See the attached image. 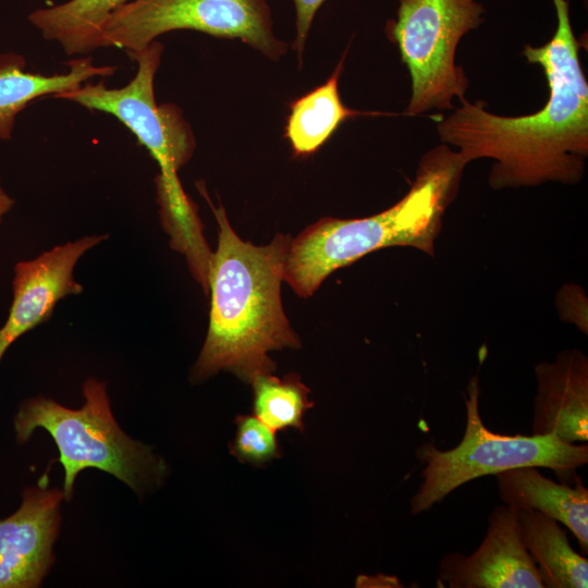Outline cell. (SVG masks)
<instances>
[{
	"instance_id": "cell-7",
	"label": "cell",
	"mask_w": 588,
	"mask_h": 588,
	"mask_svg": "<svg viewBox=\"0 0 588 588\" xmlns=\"http://www.w3.org/2000/svg\"><path fill=\"white\" fill-rule=\"evenodd\" d=\"M397 17L387 33L408 69L412 94L404 114L454 109L469 82L455 63L456 48L468 32L485 21L476 0H399Z\"/></svg>"
},
{
	"instance_id": "cell-5",
	"label": "cell",
	"mask_w": 588,
	"mask_h": 588,
	"mask_svg": "<svg viewBox=\"0 0 588 588\" xmlns=\"http://www.w3.org/2000/svg\"><path fill=\"white\" fill-rule=\"evenodd\" d=\"M84 405L72 409L51 399L24 401L14 416L19 443L42 428L54 440L64 469L63 497L70 500L78 473L97 468L109 473L142 493L161 482L164 462L145 445L125 434L115 421L106 383L88 378L83 383Z\"/></svg>"
},
{
	"instance_id": "cell-2",
	"label": "cell",
	"mask_w": 588,
	"mask_h": 588,
	"mask_svg": "<svg viewBox=\"0 0 588 588\" xmlns=\"http://www.w3.org/2000/svg\"><path fill=\"white\" fill-rule=\"evenodd\" d=\"M219 225L208 291L209 327L193 369L195 381L228 370L252 382L277 366L269 352L301 346L281 301V282L290 236L278 233L265 246L238 237L222 205L216 208L203 187Z\"/></svg>"
},
{
	"instance_id": "cell-11",
	"label": "cell",
	"mask_w": 588,
	"mask_h": 588,
	"mask_svg": "<svg viewBox=\"0 0 588 588\" xmlns=\"http://www.w3.org/2000/svg\"><path fill=\"white\" fill-rule=\"evenodd\" d=\"M62 490L27 488L16 512L0 519V588L40 586L54 558Z\"/></svg>"
},
{
	"instance_id": "cell-13",
	"label": "cell",
	"mask_w": 588,
	"mask_h": 588,
	"mask_svg": "<svg viewBox=\"0 0 588 588\" xmlns=\"http://www.w3.org/2000/svg\"><path fill=\"white\" fill-rule=\"evenodd\" d=\"M536 466H524L495 474L500 499L518 510L538 511L567 527L581 551H588V489L580 478L571 486L555 482Z\"/></svg>"
},
{
	"instance_id": "cell-12",
	"label": "cell",
	"mask_w": 588,
	"mask_h": 588,
	"mask_svg": "<svg viewBox=\"0 0 588 588\" xmlns=\"http://www.w3.org/2000/svg\"><path fill=\"white\" fill-rule=\"evenodd\" d=\"M531 434H553L566 443L588 440V358L578 350L561 352L535 367Z\"/></svg>"
},
{
	"instance_id": "cell-16",
	"label": "cell",
	"mask_w": 588,
	"mask_h": 588,
	"mask_svg": "<svg viewBox=\"0 0 588 588\" xmlns=\"http://www.w3.org/2000/svg\"><path fill=\"white\" fill-rule=\"evenodd\" d=\"M343 62L344 56L324 84L291 102L284 137L294 156L307 157L316 152L347 119L380 114L356 111L343 105L339 93Z\"/></svg>"
},
{
	"instance_id": "cell-3",
	"label": "cell",
	"mask_w": 588,
	"mask_h": 588,
	"mask_svg": "<svg viewBox=\"0 0 588 588\" xmlns=\"http://www.w3.org/2000/svg\"><path fill=\"white\" fill-rule=\"evenodd\" d=\"M466 163L442 144L422 156L409 191L387 210L359 219L326 217L290 241L283 281L311 296L334 270L389 246H412L431 256L443 215L454 200Z\"/></svg>"
},
{
	"instance_id": "cell-4",
	"label": "cell",
	"mask_w": 588,
	"mask_h": 588,
	"mask_svg": "<svg viewBox=\"0 0 588 588\" xmlns=\"http://www.w3.org/2000/svg\"><path fill=\"white\" fill-rule=\"evenodd\" d=\"M162 52L163 45L155 40L143 50L127 53L136 61L137 71L121 88H108L103 82H86L77 89L53 97L113 115L147 149L160 170L156 186L162 226L170 236L171 247L186 257L192 272L198 273L207 269L212 253L203 235L197 208L177 175L191 159L196 143L182 110L156 101L155 76Z\"/></svg>"
},
{
	"instance_id": "cell-21",
	"label": "cell",
	"mask_w": 588,
	"mask_h": 588,
	"mask_svg": "<svg viewBox=\"0 0 588 588\" xmlns=\"http://www.w3.org/2000/svg\"><path fill=\"white\" fill-rule=\"evenodd\" d=\"M295 8L296 35L293 41V49L297 52L298 59L305 49V44L313 25L315 15L326 0H293Z\"/></svg>"
},
{
	"instance_id": "cell-15",
	"label": "cell",
	"mask_w": 588,
	"mask_h": 588,
	"mask_svg": "<svg viewBox=\"0 0 588 588\" xmlns=\"http://www.w3.org/2000/svg\"><path fill=\"white\" fill-rule=\"evenodd\" d=\"M518 523L523 543L543 587L588 586V560L572 548L567 531L558 520L535 510H518Z\"/></svg>"
},
{
	"instance_id": "cell-17",
	"label": "cell",
	"mask_w": 588,
	"mask_h": 588,
	"mask_svg": "<svg viewBox=\"0 0 588 588\" xmlns=\"http://www.w3.org/2000/svg\"><path fill=\"white\" fill-rule=\"evenodd\" d=\"M132 0H68L33 11L28 20L49 41L69 56H83L101 48V32L108 17Z\"/></svg>"
},
{
	"instance_id": "cell-6",
	"label": "cell",
	"mask_w": 588,
	"mask_h": 588,
	"mask_svg": "<svg viewBox=\"0 0 588 588\" xmlns=\"http://www.w3.org/2000/svg\"><path fill=\"white\" fill-rule=\"evenodd\" d=\"M479 381L474 376L467 387L466 426L462 441L451 450L426 442L415 455L425 467L421 482L409 502L413 515L421 514L443 501L458 487L498 473L536 466L550 468L569 478L588 463L586 443H566L553 434H500L489 430L479 412Z\"/></svg>"
},
{
	"instance_id": "cell-23",
	"label": "cell",
	"mask_w": 588,
	"mask_h": 588,
	"mask_svg": "<svg viewBox=\"0 0 588 588\" xmlns=\"http://www.w3.org/2000/svg\"><path fill=\"white\" fill-rule=\"evenodd\" d=\"M11 343L8 341V339L4 336L1 328H0V360L3 357L4 353L9 348Z\"/></svg>"
},
{
	"instance_id": "cell-9",
	"label": "cell",
	"mask_w": 588,
	"mask_h": 588,
	"mask_svg": "<svg viewBox=\"0 0 588 588\" xmlns=\"http://www.w3.org/2000/svg\"><path fill=\"white\" fill-rule=\"evenodd\" d=\"M438 584L449 588H544L523 543L518 510L504 503L494 507L487 534L471 554L453 552L442 558Z\"/></svg>"
},
{
	"instance_id": "cell-10",
	"label": "cell",
	"mask_w": 588,
	"mask_h": 588,
	"mask_svg": "<svg viewBox=\"0 0 588 588\" xmlns=\"http://www.w3.org/2000/svg\"><path fill=\"white\" fill-rule=\"evenodd\" d=\"M108 237V234L85 235L15 265L12 303L1 328L11 344L48 321L59 301L84 291L74 278L75 266L83 255Z\"/></svg>"
},
{
	"instance_id": "cell-18",
	"label": "cell",
	"mask_w": 588,
	"mask_h": 588,
	"mask_svg": "<svg viewBox=\"0 0 588 588\" xmlns=\"http://www.w3.org/2000/svg\"><path fill=\"white\" fill-rule=\"evenodd\" d=\"M254 390V415L274 431L287 428L304 429V415L314 406L310 390L296 373L278 378L272 373L256 377Z\"/></svg>"
},
{
	"instance_id": "cell-8",
	"label": "cell",
	"mask_w": 588,
	"mask_h": 588,
	"mask_svg": "<svg viewBox=\"0 0 588 588\" xmlns=\"http://www.w3.org/2000/svg\"><path fill=\"white\" fill-rule=\"evenodd\" d=\"M181 29L240 39L273 61L287 50L273 33L267 0H132L106 21L101 48L136 52L159 36Z\"/></svg>"
},
{
	"instance_id": "cell-19",
	"label": "cell",
	"mask_w": 588,
	"mask_h": 588,
	"mask_svg": "<svg viewBox=\"0 0 588 588\" xmlns=\"http://www.w3.org/2000/svg\"><path fill=\"white\" fill-rule=\"evenodd\" d=\"M231 453L242 463L265 465L281 455L275 431L255 415H240Z\"/></svg>"
},
{
	"instance_id": "cell-14",
	"label": "cell",
	"mask_w": 588,
	"mask_h": 588,
	"mask_svg": "<svg viewBox=\"0 0 588 588\" xmlns=\"http://www.w3.org/2000/svg\"><path fill=\"white\" fill-rule=\"evenodd\" d=\"M25 65L20 54H0V140L12 137L17 114L32 101L77 89L90 78L111 76L117 70L98 66L90 57L70 60L69 71L54 75L27 72Z\"/></svg>"
},
{
	"instance_id": "cell-20",
	"label": "cell",
	"mask_w": 588,
	"mask_h": 588,
	"mask_svg": "<svg viewBox=\"0 0 588 588\" xmlns=\"http://www.w3.org/2000/svg\"><path fill=\"white\" fill-rule=\"evenodd\" d=\"M587 297L577 284H566L556 294V308L563 321L587 333Z\"/></svg>"
},
{
	"instance_id": "cell-22",
	"label": "cell",
	"mask_w": 588,
	"mask_h": 588,
	"mask_svg": "<svg viewBox=\"0 0 588 588\" xmlns=\"http://www.w3.org/2000/svg\"><path fill=\"white\" fill-rule=\"evenodd\" d=\"M13 206L14 199L3 189L0 183V223Z\"/></svg>"
},
{
	"instance_id": "cell-1",
	"label": "cell",
	"mask_w": 588,
	"mask_h": 588,
	"mask_svg": "<svg viewBox=\"0 0 588 588\" xmlns=\"http://www.w3.org/2000/svg\"><path fill=\"white\" fill-rule=\"evenodd\" d=\"M556 29L550 41L523 53L541 65L549 96L538 111L503 117L486 103L461 99L438 125L442 144L454 146L467 164L494 160L489 175L492 188L535 186L546 182L576 183L588 156V83L579 62V44L569 19V1L552 0Z\"/></svg>"
}]
</instances>
